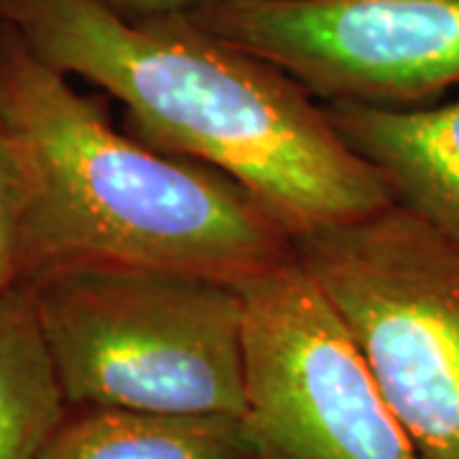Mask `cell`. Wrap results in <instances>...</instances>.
Listing matches in <instances>:
<instances>
[{
  "instance_id": "11",
  "label": "cell",
  "mask_w": 459,
  "mask_h": 459,
  "mask_svg": "<svg viewBox=\"0 0 459 459\" xmlns=\"http://www.w3.org/2000/svg\"><path fill=\"white\" fill-rule=\"evenodd\" d=\"M100 3H105L123 18L141 21V18L189 16L214 0H100Z\"/></svg>"
},
{
  "instance_id": "3",
  "label": "cell",
  "mask_w": 459,
  "mask_h": 459,
  "mask_svg": "<svg viewBox=\"0 0 459 459\" xmlns=\"http://www.w3.org/2000/svg\"><path fill=\"white\" fill-rule=\"evenodd\" d=\"M69 406L246 413L235 283L156 268H65L26 283Z\"/></svg>"
},
{
  "instance_id": "1",
  "label": "cell",
  "mask_w": 459,
  "mask_h": 459,
  "mask_svg": "<svg viewBox=\"0 0 459 459\" xmlns=\"http://www.w3.org/2000/svg\"><path fill=\"white\" fill-rule=\"evenodd\" d=\"M39 59L126 108V131L238 181L301 238L394 204L327 108L189 16L131 21L100 0H0Z\"/></svg>"
},
{
  "instance_id": "12",
  "label": "cell",
  "mask_w": 459,
  "mask_h": 459,
  "mask_svg": "<svg viewBox=\"0 0 459 459\" xmlns=\"http://www.w3.org/2000/svg\"><path fill=\"white\" fill-rule=\"evenodd\" d=\"M0 26H3V16H0Z\"/></svg>"
},
{
  "instance_id": "5",
  "label": "cell",
  "mask_w": 459,
  "mask_h": 459,
  "mask_svg": "<svg viewBox=\"0 0 459 459\" xmlns=\"http://www.w3.org/2000/svg\"><path fill=\"white\" fill-rule=\"evenodd\" d=\"M255 459H421L350 329L296 261L238 283Z\"/></svg>"
},
{
  "instance_id": "2",
  "label": "cell",
  "mask_w": 459,
  "mask_h": 459,
  "mask_svg": "<svg viewBox=\"0 0 459 459\" xmlns=\"http://www.w3.org/2000/svg\"><path fill=\"white\" fill-rule=\"evenodd\" d=\"M0 115L29 171L21 286L65 268H156L243 283L296 261L294 238L210 166L146 146L98 95L0 26Z\"/></svg>"
},
{
  "instance_id": "8",
  "label": "cell",
  "mask_w": 459,
  "mask_h": 459,
  "mask_svg": "<svg viewBox=\"0 0 459 459\" xmlns=\"http://www.w3.org/2000/svg\"><path fill=\"white\" fill-rule=\"evenodd\" d=\"M39 459H255V449L238 416L69 406Z\"/></svg>"
},
{
  "instance_id": "4",
  "label": "cell",
  "mask_w": 459,
  "mask_h": 459,
  "mask_svg": "<svg viewBox=\"0 0 459 459\" xmlns=\"http://www.w3.org/2000/svg\"><path fill=\"white\" fill-rule=\"evenodd\" d=\"M421 459H459V246L401 204L294 240Z\"/></svg>"
},
{
  "instance_id": "9",
  "label": "cell",
  "mask_w": 459,
  "mask_h": 459,
  "mask_svg": "<svg viewBox=\"0 0 459 459\" xmlns=\"http://www.w3.org/2000/svg\"><path fill=\"white\" fill-rule=\"evenodd\" d=\"M66 409L29 289L0 294V459H39Z\"/></svg>"
},
{
  "instance_id": "7",
  "label": "cell",
  "mask_w": 459,
  "mask_h": 459,
  "mask_svg": "<svg viewBox=\"0 0 459 459\" xmlns=\"http://www.w3.org/2000/svg\"><path fill=\"white\" fill-rule=\"evenodd\" d=\"M327 115L395 204L459 246V98L437 108L332 102Z\"/></svg>"
},
{
  "instance_id": "6",
  "label": "cell",
  "mask_w": 459,
  "mask_h": 459,
  "mask_svg": "<svg viewBox=\"0 0 459 459\" xmlns=\"http://www.w3.org/2000/svg\"><path fill=\"white\" fill-rule=\"evenodd\" d=\"M189 18L329 105L459 90V0H214Z\"/></svg>"
},
{
  "instance_id": "10",
  "label": "cell",
  "mask_w": 459,
  "mask_h": 459,
  "mask_svg": "<svg viewBox=\"0 0 459 459\" xmlns=\"http://www.w3.org/2000/svg\"><path fill=\"white\" fill-rule=\"evenodd\" d=\"M29 214V171L16 138L0 115V294L23 281V232Z\"/></svg>"
}]
</instances>
